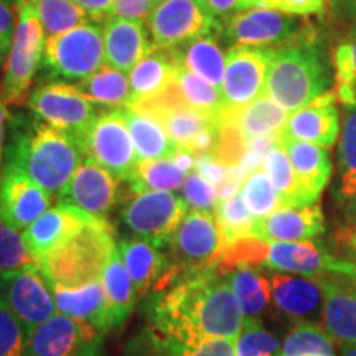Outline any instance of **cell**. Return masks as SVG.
I'll use <instances>...</instances> for the list:
<instances>
[{"instance_id": "1", "label": "cell", "mask_w": 356, "mask_h": 356, "mask_svg": "<svg viewBox=\"0 0 356 356\" xmlns=\"http://www.w3.org/2000/svg\"><path fill=\"white\" fill-rule=\"evenodd\" d=\"M149 317L154 335L181 341L236 340L244 322L228 277L216 269L186 274L157 292L149 305Z\"/></svg>"}, {"instance_id": "2", "label": "cell", "mask_w": 356, "mask_h": 356, "mask_svg": "<svg viewBox=\"0 0 356 356\" xmlns=\"http://www.w3.org/2000/svg\"><path fill=\"white\" fill-rule=\"evenodd\" d=\"M330 70L322 51L309 40L286 42L273 48L264 95L296 113L327 95Z\"/></svg>"}, {"instance_id": "3", "label": "cell", "mask_w": 356, "mask_h": 356, "mask_svg": "<svg viewBox=\"0 0 356 356\" xmlns=\"http://www.w3.org/2000/svg\"><path fill=\"white\" fill-rule=\"evenodd\" d=\"M76 142L47 122L19 132L7 150L6 165L19 168L51 195H60L81 165Z\"/></svg>"}, {"instance_id": "4", "label": "cell", "mask_w": 356, "mask_h": 356, "mask_svg": "<svg viewBox=\"0 0 356 356\" xmlns=\"http://www.w3.org/2000/svg\"><path fill=\"white\" fill-rule=\"evenodd\" d=\"M115 246L114 228L106 216L86 226L73 238L38 259V270L48 284L79 287L101 280Z\"/></svg>"}, {"instance_id": "5", "label": "cell", "mask_w": 356, "mask_h": 356, "mask_svg": "<svg viewBox=\"0 0 356 356\" xmlns=\"http://www.w3.org/2000/svg\"><path fill=\"white\" fill-rule=\"evenodd\" d=\"M44 32L33 3L25 0L20 6L15 35L3 70L0 96L6 104H24L37 73L40 60L43 58Z\"/></svg>"}, {"instance_id": "6", "label": "cell", "mask_w": 356, "mask_h": 356, "mask_svg": "<svg viewBox=\"0 0 356 356\" xmlns=\"http://www.w3.org/2000/svg\"><path fill=\"white\" fill-rule=\"evenodd\" d=\"M106 63L104 35L99 25L86 24L44 40L43 66L53 76L83 81Z\"/></svg>"}, {"instance_id": "7", "label": "cell", "mask_w": 356, "mask_h": 356, "mask_svg": "<svg viewBox=\"0 0 356 356\" xmlns=\"http://www.w3.org/2000/svg\"><path fill=\"white\" fill-rule=\"evenodd\" d=\"M188 213L185 200L173 191H140L129 200L122 221L134 234L154 246H170L178 226Z\"/></svg>"}, {"instance_id": "8", "label": "cell", "mask_w": 356, "mask_h": 356, "mask_svg": "<svg viewBox=\"0 0 356 356\" xmlns=\"http://www.w3.org/2000/svg\"><path fill=\"white\" fill-rule=\"evenodd\" d=\"M170 248V266L177 280L186 274L216 269L225 251V241L218 229L215 215L202 211L186 213L173 236Z\"/></svg>"}, {"instance_id": "9", "label": "cell", "mask_w": 356, "mask_h": 356, "mask_svg": "<svg viewBox=\"0 0 356 356\" xmlns=\"http://www.w3.org/2000/svg\"><path fill=\"white\" fill-rule=\"evenodd\" d=\"M78 147L84 159L95 160L118 180H129L139 162L122 109L104 111L97 115Z\"/></svg>"}, {"instance_id": "10", "label": "cell", "mask_w": 356, "mask_h": 356, "mask_svg": "<svg viewBox=\"0 0 356 356\" xmlns=\"http://www.w3.org/2000/svg\"><path fill=\"white\" fill-rule=\"evenodd\" d=\"M29 108L43 122L70 136L76 145L97 118L95 102L65 83L43 84L35 89L29 97Z\"/></svg>"}, {"instance_id": "11", "label": "cell", "mask_w": 356, "mask_h": 356, "mask_svg": "<svg viewBox=\"0 0 356 356\" xmlns=\"http://www.w3.org/2000/svg\"><path fill=\"white\" fill-rule=\"evenodd\" d=\"M0 304L19 320L26 335L58 312L51 287L38 269L0 275Z\"/></svg>"}, {"instance_id": "12", "label": "cell", "mask_w": 356, "mask_h": 356, "mask_svg": "<svg viewBox=\"0 0 356 356\" xmlns=\"http://www.w3.org/2000/svg\"><path fill=\"white\" fill-rule=\"evenodd\" d=\"M147 26L152 35L154 48H177L190 40L220 30L221 24L213 19L197 0H159L150 12Z\"/></svg>"}, {"instance_id": "13", "label": "cell", "mask_w": 356, "mask_h": 356, "mask_svg": "<svg viewBox=\"0 0 356 356\" xmlns=\"http://www.w3.org/2000/svg\"><path fill=\"white\" fill-rule=\"evenodd\" d=\"M270 53L273 48L244 44L229 47L220 89L225 111L241 109L264 95Z\"/></svg>"}, {"instance_id": "14", "label": "cell", "mask_w": 356, "mask_h": 356, "mask_svg": "<svg viewBox=\"0 0 356 356\" xmlns=\"http://www.w3.org/2000/svg\"><path fill=\"white\" fill-rule=\"evenodd\" d=\"M299 30L296 15H289L274 8L251 7L236 12L222 20L220 37L222 42L244 47L274 48L291 40Z\"/></svg>"}, {"instance_id": "15", "label": "cell", "mask_w": 356, "mask_h": 356, "mask_svg": "<svg viewBox=\"0 0 356 356\" xmlns=\"http://www.w3.org/2000/svg\"><path fill=\"white\" fill-rule=\"evenodd\" d=\"M264 266L275 273H289L309 277L356 279V264L337 259L330 252L310 241L269 243Z\"/></svg>"}, {"instance_id": "16", "label": "cell", "mask_w": 356, "mask_h": 356, "mask_svg": "<svg viewBox=\"0 0 356 356\" xmlns=\"http://www.w3.org/2000/svg\"><path fill=\"white\" fill-rule=\"evenodd\" d=\"M51 195L12 165L0 175V218L15 231H25L50 210Z\"/></svg>"}, {"instance_id": "17", "label": "cell", "mask_w": 356, "mask_h": 356, "mask_svg": "<svg viewBox=\"0 0 356 356\" xmlns=\"http://www.w3.org/2000/svg\"><path fill=\"white\" fill-rule=\"evenodd\" d=\"M104 335L92 325L65 314L53 315L29 333V356H73Z\"/></svg>"}, {"instance_id": "18", "label": "cell", "mask_w": 356, "mask_h": 356, "mask_svg": "<svg viewBox=\"0 0 356 356\" xmlns=\"http://www.w3.org/2000/svg\"><path fill=\"white\" fill-rule=\"evenodd\" d=\"M118 181L113 173L95 160L84 159L58 200L91 215L106 216L118 198Z\"/></svg>"}, {"instance_id": "19", "label": "cell", "mask_w": 356, "mask_h": 356, "mask_svg": "<svg viewBox=\"0 0 356 356\" xmlns=\"http://www.w3.org/2000/svg\"><path fill=\"white\" fill-rule=\"evenodd\" d=\"M96 215L83 211L81 208L73 204L58 203L40 216L33 225H30L22 233V238L38 262L40 257L68 241L92 221H96Z\"/></svg>"}, {"instance_id": "20", "label": "cell", "mask_w": 356, "mask_h": 356, "mask_svg": "<svg viewBox=\"0 0 356 356\" xmlns=\"http://www.w3.org/2000/svg\"><path fill=\"white\" fill-rule=\"evenodd\" d=\"M325 231V218L318 203L309 207H284L256 220L252 236L266 243L310 241Z\"/></svg>"}, {"instance_id": "21", "label": "cell", "mask_w": 356, "mask_h": 356, "mask_svg": "<svg viewBox=\"0 0 356 356\" xmlns=\"http://www.w3.org/2000/svg\"><path fill=\"white\" fill-rule=\"evenodd\" d=\"M119 251L136 286L137 297L165 291L177 280L170 262L154 244L144 239H131L119 244Z\"/></svg>"}, {"instance_id": "22", "label": "cell", "mask_w": 356, "mask_h": 356, "mask_svg": "<svg viewBox=\"0 0 356 356\" xmlns=\"http://www.w3.org/2000/svg\"><path fill=\"white\" fill-rule=\"evenodd\" d=\"M335 97L332 91H328L312 104L291 113L279 136L330 149L340 132V114L333 102Z\"/></svg>"}, {"instance_id": "23", "label": "cell", "mask_w": 356, "mask_h": 356, "mask_svg": "<svg viewBox=\"0 0 356 356\" xmlns=\"http://www.w3.org/2000/svg\"><path fill=\"white\" fill-rule=\"evenodd\" d=\"M106 65L124 73H131L134 66L154 50L152 35L142 22L109 17L104 29Z\"/></svg>"}, {"instance_id": "24", "label": "cell", "mask_w": 356, "mask_h": 356, "mask_svg": "<svg viewBox=\"0 0 356 356\" xmlns=\"http://www.w3.org/2000/svg\"><path fill=\"white\" fill-rule=\"evenodd\" d=\"M51 287L56 309L68 317L83 320L99 330L109 332L113 327L108 297L101 280L84 284L79 287H65L48 284Z\"/></svg>"}, {"instance_id": "25", "label": "cell", "mask_w": 356, "mask_h": 356, "mask_svg": "<svg viewBox=\"0 0 356 356\" xmlns=\"http://www.w3.org/2000/svg\"><path fill=\"white\" fill-rule=\"evenodd\" d=\"M270 296L275 307L289 317H310L323 309V279L297 274H274L270 279Z\"/></svg>"}, {"instance_id": "26", "label": "cell", "mask_w": 356, "mask_h": 356, "mask_svg": "<svg viewBox=\"0 0 356 356\" xmlns=\"http://www.w3.org/2000/svg\"><path fill=\"white\" fill-rule=\"evenodd\" d=\"M323 279V328L333 341L356 343V287L346 280Z\"/></svg>"}, {"instance_id": "27", "label": "cell", "mask_w": 356, "mask_h": 356, "mask_svg": "<svg viewBox=\"0 0 356 356\" xmlns=\"http://www.w3.org/2000/svg\"><path fill=\"white\" fill-rule=\"evenodd\" d=\"M277 139L286 150L297 178L304 185V188L314 197L320 198V193L332 178L333 165L330 154L325 150V147L310 144V142L282 136H277Z\"/></svg>"}, {"instance_id": "28", "label": "cell", "mask_w": 356, "mask_h": 356, "mask_svg": "<svg viewBox=\"0 0 356 356\" xmlns=\"http://www.w3.org/2000/svg\"><path fill=\"white\" fill-rule=\"evenodd\" d=\"M178 58L170 48H154L144 60L134 66L129 81L132 89V104L155 97L175 79ZM131 104V106H132Z\"/></svg>"}, {"instance_id": "29", "label": "cell", "mask_w": 356, "mask_h": 356, "mask_svg": "<svg viewBox=\"0 0 356 356\" xmlns=\"http://www.w3.org/2000/svg\"><path fill=\"white\" fill-rule=\"evenodd\" d=\"M289 115L291 113L273 97L262 95L241 109L225 111L221 118L233 122L249 142L259 137H277L286 126Z\"/></svg>"}, {"instance_id": "30", "label": "cell", "mask_w": 356, "mask_h": 356, "mask_svg": "<svg viewBox=\"0 0 356 356\" xmlns=\"http://www.w3.org/2000/svg\"><path fill=\"white\" fill-rule=\"evenodd\" d=\"M261 167L266 172V175L269 177L275 191L279 193L284 207L300 208L318 203V198L309 193L304 188V185L300 184L299 178H297V173L293 170L291 160H289L286 150H284L279 139H275L274 144L264 154Z\"/></svg>"}, {"instance_id": "31", "label": "cell", "mask_w": 356, "mask_h": 356, "mask_svg": "<svg viewBox=\"0 0 356 356\" xmlns=\"http://www.w3.org/2000/svg\"><path fill=\"white\" fill-rule=\"evenodd\" d=\"M122 115L131 134L139 160L170 159L178 149L165 129L154 115L134 108H122Z\"/></svg>"}, {"instance_id": "32", "label": "cell", "mask_w": 356, "mask_h": 356, "mask_svg": "<svg viewBox=\"0 0 356 356\" xmlns=\"http://www.w3.org/2000/svg\"><path fill=\"white\" fill-rule=\"evenodd\" d=\"M173 50L178 61L185 65L191 73L221 89L226 70V55L211 33L190 40Z\"/></svg>"}, {"instance_id": "33", "label": "cell", "mask_w": 356, "mask_h": 356, "mask_svg": "<svg viewBox=\"0 0 356 356\" xmlns=\"http://www.w3.org/2000/svg\"><path fill=\"white\" fill-rule=\"evenodd\" d=\"M101 282L109 302L113 327H119L132 314L137 299L136 286H134L131 274L124 264L119 248H115L111 254L104 273L101 275Z\"/></svg>"}, {"instance_id": "34", "label": "cell", "mask_w": 356, "mask_h": 356, "mask_svg": "<svg viewBox=\"0 0 356 356\" xmlns=\"http://www.w3.org/2000/svg\"><path fill=\"white\" fill-rule=\"evenodd\" d=\"M84 97L106 108H127L132 104L131 81L124 71L102 66L95 74L79 81L76 86Z\"/></svg>"}, {"instance_id": "35", "label": "cell", "mask_w": 356, "mask_h": 356, "mask_svg": "<svg viewBox=\"0 0 356 356\" xmlns=\"http://www.w3.org/2000/svg\"><path fill=\"white\" fill-rule=\"evenodd\" d=\"M228 280L244 318H256L273 299L270 280H267L252 267H239L228 274Z\"/></svg>"}, {"instance_id": "36", "label": "cell", "mask_w": 356, "mask_h": 356, "mask_svg": "<svg viewBox=\"0 0 356 356\" xmlns=\"http://www.w3.org/2000/svg\"><path fill=\"white\" fill-rule=\"evenodd\" d=\"M186 173L181 172L172 159L139 160L129 177V184L134 193L140 191H173L181 188Z\"/></svg>"}, {"instance_id": "37", "label": "cell", "mask_w": 356, "mask_h": 356, "mask_svg": "<svg viewBox=\"0 0 356 356\" xmlns=\"http://www.w3.org/2000/svg\"><path fill=\"white\" fill-rule=\"evenodd\" d=\"M338 195L343 200L356 197V102L343 106V127L338 159Z\"/></svg>"}, {"instance_id": "38", "label": "cell", "mask_w": 356, "mask_h": 356, "mask_svg": "<svg viewBox=\"0 0 356 356\" xmlns=\"http://www.w3.org/2000/svg\"><path fill=\"white\" fill-rule=\"evenodd\" d=\"M213 213H215L218 229H220L225 246L236 241V239L252 236L256 218L251 215V211L244 204L241 191H236L228 198L218 200Z\"/></svg>"}, {"instance_id": "39", "label": "cell", "mask_w": 356, "mask_h": 356, "mask_svg": "<svg viewBox=\"0 0 356 356\" xmlns=\"http://www.w3.org/2000/svg\"><path fill=\"white\" fill-rule=\"evenodd\" d=\"M175 83L185 102L191 108L216 115V118H221V114L225 113V102H222L220 89L213 86L211 83L204 81L203 78L197 76L195 73H191L180 61H178L177 66Z\"/></svg>"}, {"instance_id": "40", "label": "cell", "mask_w": 356, "mask_h": 356, "mask_svg": "<svg viewBox=\"0 0 356 356\" xmlns=\"http://www.w3.org/2000/svg\"><path fill=\"white\" fill-rule=\"evenodd\" d=\"M30 2L33 3L42 22L44 38L56 37L89 20L88 13L73 0H30Z\"/></svg>"}, {"instance_id": "41", "label": "cell", "mask_w": 356, "mask_h": 356, "mask_svg": "<svg viewBox=\"0 0 356 356\" xmlns=\"http://www.w3.org/2000/svg\"><path fill=\"white\" fill-rule=\"evenodd\" d=\"M333 68L337 79V101L343 106L353 104L356 102V29L335 47Z\"/></svg>"}, {"instance_id": "42", "label": "cell", "mask_w": 356, "mask_h": 356, "mask_svg": "<svg viewBox=\"0 0 356 356\" xmlns=\"http://www.w3.org/2000/svg\"><path fill=\"white\" fill-rule=\"evenodd\" d=\"M239 191L243 195L244 204L256 220L270 215V213L284 207L282 200L275 191L274 185L270 184L269 177L262 170V167L249 173Z\"/></svg>"}, {"instance_id": "43", "label": "cell", "mask_w": 356, "mask_h": 356, "mask_svg": "<svg viewBox=\"0 0 356 356\" xmlns=\"http://www.w3.org/2000/svg\"><path fill=\"white\" fill-rule=\"evenodd\" d=\"M279 356H333V340L314 323H300L284 340Z\"/></svg>"}, {"instance_id": "44", "label": "cell", "mask_w": 356, "mask_h": 356, "mask_svg": "<svg viewBox=\"0 0 356 356\" xmlns=\"http://www.w3.org/2000/svg\"><path fill=\"white\" fill-rule=\"evenodd\" d=\"M154 341L163 356H236V340H231V338L181 341L154 335Z\"/></svg>"}, {"instance_id": "45", "label": "cell", "mask_w": 356, "mask_h": 356, "mask_svg": "<svg viewBox=\"0 0 356 356\" xmlns=\"http://www.w3.org/2000/svg\"><path fill=\"white\" fill-rule=\"evenodd\" d=\"M24 269H38V262L19 231L10 228L0 218V275Z\"/></svg>"}, {"instance_id": "46", "label": "cell", "mask_w": 356, "mask_h": 356, "mask_svg": "<svg viewBox=\"0 0 356 356\" xmlns=\"http://www.w3.org/2000/svg\"><path fill=\"white\" fill-rule=\"evenodd\" d=\"M236 356H277L279 340L257 318H244L236 338Z\"/></svg>"}, {"instance_id": "47", "label": "cell", "mask_w": 356, "mask_h": 356, "mask_svg": "<svg viewBox=\"0 0 356 356\" xmlns=\"http://www.w3.org/2000/svg\"><path fill=\"white\" fill-rule=\"evenodd\" d=\"M181 198L185 200L188 210L202 213L215 211L218 202L215 186L208 184L197 170L186 175L181 185Z\"/></svg>"}, {"instance_id": "48", "label": "cell", "mask_w": 356, "mask_h": 356, "mask_svg": "<svg viewBox=\"0 0 356 356\" xmlns=\"http://www.w3.org/2000/svg\"><path fill=\"white\" fill-rule=\"evenodd\" d=\"M25 328L0 304V356H29Z\"/></svg>"}, {"instance_id": "49", "label": "cell", "mask_w": 356, "mask_h": 356, "mask_svg": "<svg viewBox=\"0 0 356 356\" xmlns=\"http://www.w3.org/2000/svg\"><path fill=\"white\" fill-rule=\"evenodd\" d=\"M157 3L159 0H115L111 17L144 22L149 19L150 12L154 10Z\"/></svg>"}, {"instance_id": "50", "label": "cell", "mask_w": 356, "mask_h": 356, "mask_svg": "<svg viewBox=\"0 0 356 356\" xmlns=\"http://www.w3.org/2000/svg\"><path fill=\"white\" fill-rule=\"evenodd\" d=\"M15 17L12 7L6 0H0V61L3 60L6 53L10 50L13 35H15Z\"/></svg>"}, {"instance_id": "51", "label": "cell", "mask_w": 356, "mask_h": 356, "mask_svg": "<svg viewBox=\"0 0 356 356\" xmlns=\"http://www.w3.org/2000/svg\"><path fill=\"white\" fill-rule=\"evenodd\" d=\"M203 7L218 24H221L236 12L244 10V0H204Z\"/></svg>"}, {"instance_id": "52", "label": "cell", "mask_w": 356, "mask_h": 356, "mask_svg": "<svg viewBox=\"0 0 356 356\" xmlns=\"http://www.w3.org/2000/svg\"><path fill=\"white\" fill-rule=\"evenodd\" d=\"M78 3L91 20H108L113 15L115 0H73Z\"/></svg>"}, {"instance_id": "53", "label": "cell", "mask_w": 356, "mask_h": 356, "mask_svg": "<svg viewBox=\"0 0 356 356\" xmlns=\"http://www.w3.org/2000/svg\"><path fill=\"white\" fill-rule=\"evenodd\" d=\"M170 159L181 172L186 173V175H190L191 172H195V167H197V155L191 154L190 150L186 149H180V147H178L175 154H173Z\"/></svg>"}, {"instance_id": "54", "label": "cell", "mask_w": 356, "mask_h": 356, "mask_svg": "<svg viewBox=\"0 0 356 356\" xmlns=\"http://www.w3.org/2000/svg\"><path fill=\"white\" fill-rule=\"evenodd\" d=\"M332 12L340 19H356V0H330Z\"/></svg>"}, {"instance_id": "55", "label": "cell", "mask_w": 356, "mask_h": 356, "mask_svg": "<svg viewBox=\"0 0 356 356\" xmlns=\"http://www.w3.org/2000/svg\"><path fill=\"white\" fill-rule=\"evenodd\" d=\"M7 108L3 102L2 96H0V175L3 170V155H6V124H7Z\"/></svg>"}, {"instance_id": "56", "label": "cell", "mask_w": 356, "mask_h": 356, "mask_svg": "<svg viewBox=\"0 0 356 356\" xmlns=\"http://www.w3.org/2000/svg\"><path fill=\"white\" fill-rule=\"evenodd\" d=\"M73 356H106L104 355V341H102V337L97 338V340L84 346L81 351H78L76 355Z\"/></svg>"}, {"instance_id": "57", "label": "cell", "mask_w": 356, "mask_h": 356, "mask_svg": "<svg viewBox=\"0 0 356 356\" xmlns=\"http://www.w3.org/2000/svg\"><path fill=\"white\" fill-rule=\"evenodd\" d=\"M280 0H244V8L262 7V8H274L277 10Z\"/></svg>"}, {"instance_id": "58", "label": "cell", "mask_w": 356, "mask_h": 356, "mask_svg": "<svg viewBox=\"0 0 356 356\" xmlns=\"http://www.w3.org/2000/svg\"><path fill=\"white\" fill-rule=\"evenodd\" d=\"M341 356H356V343L341 345Z\"/></svg>"}, {"instance_id": "59", "label": "cell", "mask_w": 356, "mask_h": 356, "mask_svg": "<svg viewBox=\"0 0 356 356\" xmlns=\"http://www.w3.org/2000/svg\"><path fill=\"white\" fill-rule=\"evenodd\" d=\"M351 244H353L355 251H356V231L353 233V236H351Z\"/></svg>"}, {"instance_id": "60", "label": "cell", "mask_w": 356, "mask_h": 356, "mask_svg": "<svg viewBox=\"0 0 356 356\" xmlns=\"http://www.w3.org/2000/svg\"><path fill=\"white\" fill-rule=\"evenodd\" d=\"M197 2H198V3H200V6H202V7L204 6V0H197ZM203 8H204V7H203Z\"/></svg>"}, {"instance_id": "61", "label": "cell", "mask_w": 356, "mask_h": 356, "mask_svg": "<svg viewBox=\"0 0 356 356\" xmlns=\"http://www.w3.org/2000/svg\"><path fill=\"white\" fill-rule=\"evenodd\" d=\"M17 2H19V7L22 6V3H24L25 2V0H17Z\"/></svg>"}, {"instance_id": "62", "label": "cell", "mask_w": 356, "mask_h": 356, "mask_svg": "<svg viewBox=\"0 0 356 356\" xmlns=\"http://www.w3.org/2000/svg\"><path fill=\"white\" fill-rule=\"evenodd\" d=\"M355 200H356V197H355Z\"/></svg>"}]
</instances>
